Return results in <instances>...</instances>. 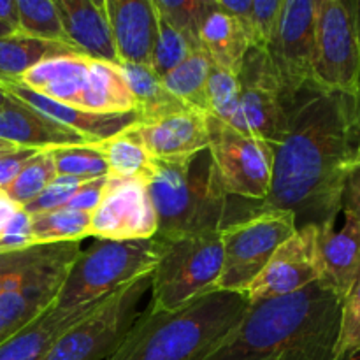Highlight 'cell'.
I'll return each mask as SVG.
<instances>
[{"mask_svg": "<svg viewBox=\"0 0 360 360\" xmlns=\"http://www.w3.org/2000/svg\"><path fill=\"white\" fill-rule=\"evenodd\" d=\"M273 150L271 190L257 204L292 213L297 229H334L348 176L360 164V98L309 83Z\"/></svg>", "mask_w": 360, "mask_h": 360, "instance_id": "6da1fadb", "label": "cell"}, {"mask_svg": "<svg viewBox=\"0 0 360 360\" xmlns=\"http://www.w3.org/2000/svg\"><path fill=\"white\" fill-rule=\"evenodd\" d=\"M343 299L319 280L295 294L250 304L202 360H334Z\"/></svg>", "mask_w": 360, "mask_h": 360, "instance_id": "7a4b0ae2", "label": "cell"}, {"mask_svg": "<svg viewBox=\"0 0 360 360\" xmlns=\"http://www.w3.org/2000/svg\"><path fill=\"white\" fill-rule=\"evenodd\" d=\"M248 306L245 295L225 290L171 311L148 306L108 360H202L241 322Z\"/></svg>", "mask_w": 360, "mask_h": 360, "instance_id": "3957f363", "label": "cell"}, {"mask_svg": "<svg viewBox=\"0 0 360 360\" xmlns=\"http://www.w3.org/2000/svg\"><path fill=\"white\" fill-rule=\"evenodd\" d=\"M146 186L157 213V238L220 231L229 195L207 150L181 160H153Z\"/></svg>", "mask_w": 360, "mask_h": 360, "instance_id": "277c9868", "label": "cell"}, {"mask_svg": "<svg viewBox=\"0 0 360 360\" xmlns=\"http://www.w3.org/2000/svg\"><path fill=\"white\" fill-rule=\"evenodd\" d=\"M218 232L224 262L217 290L245 295L273 253L297 232V224L288 211L264 210L255 200L229 197Z\"/></svg>", "mask_w": 360, "mask_h": 360, "instance_id": "5b68a950", "label": "cell"}, {"mask_svg": "<svg viewBox=\"0 0 360 360\" xmlns=\"http://www.w3.org/2000/svg\"><path fill=\"white\" fill-rule=\"evenodd\" d=\"M162 250L164 241L157 236L139 241L97 239L90 248L77 253L60 287L55 306L69 309L108 297L123 285L153 273Z\"/></svg>", "mask_w": 360, "mask_h": 360, "instance_id": "8992f818", "label": "cell"}, {"mask_svg": "<svg viewBox=\"0 0 360 360\" xmlns=\"http://www.w3.org/2000/svg\"><path fill=\"white\" fill-rule=\"evenodd\" d=\"M160 260L151 273V309H171L217 290L224 262L220 232L162 239Z\"/></svg>", "mask_w": 360, "mask_h": 360, "instance_id": "52a82bcc", "label": "cell"}, {"mask_svg": "<svg viewBox=\"0 0 360 360\" xmlns=\"http://www.w3.org/2000/svg\"><path fill=\"white\" fill-rule=\"evenodd\" d=\"M151 288V273L109 294L94 313L70 327L42 360H108L137 320V306Z\"/></svg>", "mask_w": 360, "mask_h": 360, "instance_id": "ba28073f", "label": "cell"}, {"mask_svg": "<svg viewBox=\"0 0 360 360\" xmlns=\"http://www.w3.org/2000/svg\"><path fill=\"white\" fill-rule=\"evenodd\" d=\"M239 112L232 129L276 146L283 139L297 97H288L266 51L250 48L238 74Z\"/></svg>", "mask_w": 360, "mask_h": 360, "instance_id": "9c48e42d", "label": "cell"}, {"mask_svg": "<svg viewBox=\"0 0 360 360\" xmlns=\"http://www.w3.org/2000/svg\"><path fill=\"white\" fill-rule=\"evenodd\" d=\"M313 81L360 98V44L352 0H319Z\"/></svg>", "mask_w": 360, "mask_h": 360, "instance_id": "30bf717a", "label": "cell"}, {"mask_svg": "<svg viewBox=\"0 0 360 360\" xmlns=\"http://www.w3.org/2000/svg\"><path fill=\"white\" fill-rule=\"evenodd\" d=\"M207 151L227 195L255 202L266 199L273 179V146L211 115H207Z\"/></svg>", "mask_w": 360, "mask_h": 360, "instance_id": "8fae6325", "label": "cell"}, {"mask_svg": "<svg viewBox=\"0 0 360 360\" xmlns=\"http://www.w3.org/2000/svg\"><path fill=\"white\" fill-rule=\"evenodd\" d=\"M319 0H283L280 25L267 51L274 74L295 98L313 81Z\"/></svg>", "mask_w": 360, "mask_h": 360, "instance_id": "7c38bea8", "label": "cell"}, {"mask_svg": "<svg viewBox=\"0 0 360 360\" xmlns=\"http://www.w3.org/2000/svg\"><path fill=\"white\" fill-rule=\"evenodd\" d=\"M319 236L320 231L315 225L297 229L273 253L262 273L245 292L248 304L285 297L322 280Z\"/></svg>", "mask_w": 360, "mask_h": 360, "instance_id": "4fadbf2b", "label": "cell"}, {"mask_svg": "<svg viewBox=\"0 0 360 360\" xmlns=\"http://www.w3.org/2000/svg\"><path fill=\"white\" fill-rule=\"evenodd\" d=\"M157 213L143 179L109 178L104 197L91 213L90 238L139 241L157 236Z\"/></svg>", "mask_w": 360, "mask_h": 360, "instance_id": "5bb4252c", "label": "cell"}, {"mask_svg": "<svg viewBox=\"0 0 360 360\" xmlns=\"http://www.w3.org/2000/svg\"><path fill=\"white\" fill-rule=\"evenodd\" d=\"M123 132L132 137L153 160H181L207 150V112L185 108L172 115L136 122Z\"/></svg>", "mask_w": 360, "mask_h": 360, "instance_id": "9a60e30c", "label": "cell"}, {"mask_svg": "<svg viewBox=\"0 0 360 360\" xmlns=\"http://www.w3.org/2000/svg\"><path fill=\"white\" fill-rule=\"evenodd\" d=\"M79 252L81 243H60L0 253V295L21 288L63 281Z\"/></svg>", "mask_w": 360, "mask_h": 360, "instance_id": "2e32d148", "label": "cell"}, {"mask_svg": "<svg viewBox=\"0 0 360 360\" xmlns=\"http://www.w3.org/2000/svg\"><path fill=\"white\" fill-rule=\"evenodd\" d=\"M120 65H150L158 34L153 0H105Z\"/></svg>", "mask_w": 360, "mask_h": 360, "instance_id": "e0dca14e", "label": "cell"}, {"mask_svg": "<svg viewBox=\"0 0 360 360\" xmlns=\"http://www.w3.org/2000/svg\"><path fill=\"white\" fill-rule=\"evenodd\" d=\"M0 141L28 150L94 143L90 137L58 125L9 94L0 105Z\"/></svg>", "mask_w": 360, "mask_h": 360, "instance_id": "ac0fdd59", "label": "cell"}, {"mask_svg": "<svg viewBox=\"0 0 360 360\" xmlns=\"http://www.w3.org/2000/svg\"><path fill=\"white\" fill-rule=\"evenodd\" d=\"M0 84H2L7 94L16 97L18 101L27 104L28 108L35 109L42 116L53 120L58 125L67 127V129L74 130L81 136L90 137L94 143L116 136V134L123 132L127 127L137 122V116L134 112H129V115H94V112H86L81 111V109L70 108V105L60 104V102L44 97V95L37 94V91L30 90V88L23 86L16 81H6V83Z\"/></svg>", "mask_w": 360, "mask_h": 360, "instance_id": "d6986e66", "label": "cell"}, {"mask_svg": "<svg viewBox=\"0 0 360 360\" xmlns=\"http://www.w3.org/2000/svg\"><path fill=\"white\" fill-rule=\"evenodd\" d=\"M67 35L86 56L116 63L115 41L109 25L105 0H55Z\"/></svg>", "mask_w": 360, "mask_h": 360, "instance_id": "ffe728a7", "label": "cell"}, {"mask_svg": "<svg viewBox=\"0 0 360 360\" xmlns=\"http://www.w3.org/2000/svg\"><path fill=\"white\" fill-rule=\"evenodd\" d=\"M104 301L105 297L90 302V304L76 306V308L69 309L51 306L48 311L37 316L25 329H21L20 333L0 345V360H42L49 347L65 330L86 319Z\"/></svg>", "mask_w": 360, "mask_h": 360, "instance_id": "44dd1931", "label": "cell"}, {"mask_svg": "<svg viewBox=\"0 0 360 360\" xmlns=\"http://www.w3.org/2000/svg\"><path fill=\"white\" fill-rule=\"evenodd\" d=\"M341 231H320L319 248L322 260V281L341 299L347 297L360 278V221L348 211Z\"/></svg>", "mask_w": 360, "mask_h": 360, "instance_id": "7402d4cb", "label": "cell"}, {"mask_svg": "<svg viewBox=\"0 0 360 360\" xmlns=\"http://www.w3.org/2000/svg\"><path fill=\"white\" fill-rule=\"evenodd\" d=\"M250 41L238 20L225 13L217 0H207V9L200 25V49L210 62L221 70L238 76L250 51Z\"/></svg>", "mask_w": 360, "mask_h": 360, "instance_id": "603a6c76", "label": "cell"}, {"mask_svg": "<svg viewBox=\"0 0 360 360\" xmlns=\"http://www.w3.org/2000/svg\"><path fill=\"white\" fill-rule=\"evenodd\" d=\"M81 111L94 115H129L134 112V98L122 67L90 58L88 76L81 95Z\"/></svg>", "mask_w": 360, "mask_h": 360, "instance_id": "cb8c5ba5", "label": "cell"}, {"mask_svg": "<svg viewBox=\"0 0 360 360\" xmlns=\"http://www.w3.org/2000/svg\"><path fill=\"white\" fill-rule=\"evenodd\" d=\"M120 67L132 94L134 115L137 116V122H151L186 108L165 88L162 77H158L150 65L123 63Z\"/></svg>", "mask_w": 360, "mask_h": 360, "instance_id": "d4e9b609", "label": "cell"}, {"mask_svg": "<svg viewBox=\"0 0 360 360\" xmlns=\"http://www.w3.org/2000/svg\"><path fill=\"white\" fill-rule=\"evenodd\" d=\"M62 283L53 281L0 295V345L55 306Z\"/></svg>", "mask_w": 360, "mask_h": 360, "instance_id": "484cf974", "label": "cell"}, {"mask_svg": "<svg viewBox=\"0 0 360 360\" xmlns=\"http://www.w3.org/2000/svg\"><path fill=\"white\" fill-rule=\"evenodd\" d=\"M84 55L74 46L13 34L0 39V83L18 81L39 62L62 55Z\"/></svg>", "mask_w": 360, "mask_h": 360, "instance_id": "4316f807", "label": "cell"}, {"mask_svg": "<svg viewBox=\"0 0 360 360\" xmlns=\"http://www.w3.org/2000/svg\"><path fill=\"white\" fill-rule=\"evenodd\" d=\"M211 62L202 49L192 51L188 58L179 63L164 77V84L186 108L207 112V77Z\"/></svg>", "mask_w": 360, "mask_h": 360, "instance_id": "83f0119b", "label": "cell"}, {"mask_svg": "<svg viewBox=\"0 0 360 360\" xmlns=\"http://www.w3.org/2000/svg\"><path fill=\"white\" fill-rule=\"evenodd\" d=\"M30 217L32 238H34L35 246L81 243L84 238H90V213L60 207V210L30 214Z\"/></svg>", "mask_w": 360, "mask_h": 360, "instance_id": "f1b7e54d", "label": "cell"}, {"mask_svg": "<svg viewBox=\"0 0 360 360\" xmlns=\"http://www.w3.org/2000/svg\"><path fill=\"white\" fill-rule=\"evenodd\" d=\"M94 144L104 155L109 178L148 181L153 171V158L125 132H120L104 141H97Z\"/></svg>", "mask_w": 360, "mask_h": 360, "instance_id": "f546056e", "label": "cell"}, {"mask_svg": "<svg viewBox=\"0 0 360 360\" xmlns=\"http://www.w3.org/2000/svg\"><path fill=\"white\" fill-rule=\"evenodd\" d=\"M18 14H20L18 34L42 39V41L74 46L67 35L65 27H63L62 16H60L55 0L53 2L51 0H18Z\"/></svg>", "mask_w": 360, "mask_h": 360, "instance_id": "4dcf8cb0", "label": "cell"}, {"mask_svg": "<svg viewBox=\"0 0 360 360\" xmlns=\"http://www.w3.org/2000/svg\"><path fill=\"white\" fill-rule=\"evenodd\" d=\"M56 178L55 165H53L51 155L48 150H39L27 164L23 165V169L20 171V174L16 176L13 183L4 190V193L7 195V199L13 200L16 206L25 207L27 204H30L32 200L37 199L42 192L46 190V186Z\"/></svg>", "mask_w": 360, "mask_h": 360, "instance_id": "1f68e13d", "label": "cell"}, {"mask_svg": "<svg viewBox=\"0 0 360 360\" xmlns=\"http://www.w3.org/2000/svg\"><path fill=\"white\" fill-rule=\"evenodd\" d=\"M55 165L56 176H70L79 179H95L108 176V164L94 143L77 146L48 148Z\"/></svg>", "mask_w": 360, "mask_h": 360, "instance_id": "d6a6232c", "label": "cell"}, {"mask_svg": "<svg viewBox=\"0 0 360 360\" xmlns=\"http://www.w3.org/2000/svg\"><path fill=\"white\" fill-rule=\"evenodd\" d=\"M157 13L183 35L192 51L200 49V25L207 9V0H153Z\"/></svg>", "mask_w": 360, "mask_h": 360, "instance_id": "836d02e7", "label": "cell"}, {"mask_svg": "<svg viewBox=\"0 0 360 360\" xmlns=\"http://www.w3.org/2000/svg\"><path fill=\"white\" fill-rule=\"evenodd\" d=\"M239 112L238 76L221 70L211 63L207 77V115L214 116L227 125H234Z\"/></svg>", "mask_w": 360, "mask_h": 360, "instance_id": "e575fe53", "label": "cell"}, {"mask_svg": "<svg viewBox=\"0 0 360 360\" xmlns=\"http://www.w3.org/2000/svg\"><path fill=\"white\" fill-rule=\"evenodd\" d=\"M190 53H192V48L183 39V35H179L158 14V34L153 53H151V69L155 70V74L164 79L171 70H174L179 63L188 58Z\"/></svg>", "mask_w": 360, "mask_h": 360, "instance_id": "d590c367", "label": "cell"}, {"mask_svg": "<svg viewBox=\"0 0 360 360\" xmlns=\"http://www.w3.org/2000/svg\"><path fill=\"white\" fill-rule=\"evenodd\" d=\"M360 357V278L350 294L343 299L340 336L334 360H357Z\"/></svg>", "mask_w": 360, "mask_h": 360, "instance_id": "8d00e7d4", "label": "cell"}, {"mask_svg": "<svg viewBox=\"0 0 360 360\" xmlns=\"http://www.w3.org/2000/svg\"><path fill=\"white\" fill-rule=\"evenodd\" d=\"M283 0H252V34L250 46L269 51L280 25Z\"/></svg>", "mask_w": 360, "mask_h": 360, "instance_id": "74e56055", "label": "cell"}, {"mask_svg": "<svg viewBox=\"0 0 360 360\" xmlns=\"http://www.w3.org/2000/svg\"><path fill=\"white\" fill-rule=\"evenodd\" d=\"M86 181L88 179L70 178V176H56V178L46 186L44 192H42L37 199L32 200L30 204H27L23 210L27 211L28 214H37L65 207L67 202L74 197V193H76Z\"/></svg>", "mask_w": 360, "mask_h": 360, "instance_id": "f35d334b", "label": "cell"}, {"mask_svg": "<svg viewBox=\"0 0 360 360\" xmlns=\"http://www.w3.org/2000/svg\"><path fill=\"white\" fill-rule=\"evenodd\" d=\"M32 246H35L32 238V217L20 207L0 234V253L21 252Z\"/></svg>", "mask_w": 360, "mask_h": 360, "instance_id": "ab89813d", "label": "cell"}, {"mask_svg": "<svg viewBox=\"0 0 360 360\" xmlns=\"http://www.w3.org/2000/svg\"><path fill=\"white\" fill-rule=\"evenodd\" d=\"M105 185H108V176H102V178L88 179L76 193H74L72 199L67 202L65 207L70 210L83 211V213H94L95 210L101 204L102 197H104Z\"/></svg>", "mask_w": 360, "mask_h": 360, "instance_id": "60d3db41", "label": "cell"}, {"mask_svg": "<svg viewBox=\"0 0 360 360\" xmlns=\"http://www.w3.org/2000/svg\"><path fill=\"white\" fill-rule=\"evenodd\" d=\"M37 151L39 150H28V148H13L0 153V192H4L16 179L23 165Z\"/></svg>", "mask_w": 360, "mask_h": 360, "instance_id": "b9f144b4", "label": "cell"}, {"mask_svg": "<svg viewBox=\"0 0 360 360\" xmlns=\"http://www.w3.org/2000/svg\"><path fill=\"white\" fill-rule=\"evenodd\" d=\"M217 4L225 13L231 14L234 20L239 21L250 41V34H252V0H217Z\"/></svg>", "mask_w": 360, "mask_h": 360, "instance_id": "7bdbcfd3", "label": "cell"}, {"mask_svg": "<svg viewBox=\"0 0 360 360\" xmlns=\"http://www.w3.org/2000/svg\"><path fill=\"white\" fill-rule=\"evenodd\" d=\"M360 221V164L350 172L343 192V210Z\"/></svg>", "mask_w": 360, "mask_h": 360, "instance_id": "ee69618b", "label": "cell"}, {"mask_svg": "<svg viewBox=\"0 0 360 360\" xmlns=\"http://www.w3.org/2000/svg\"><path fill=\"white\" fill-rule=\"evenodd\" d=\"M0 23L7 25L14 34H18L20 30L18 0H0Z\"/></svg>", "mask_w": 360, "mask_h": 360, "instance_id": "f6af8a7d", "label": "cell"}, {"mask_svg": "<svg viewBox=\"0 0 360 360\" xmlns=\"http://www.w3.org/2000/svg\"><path fill=\"white\" fill-rule=\"evenodd\" d=\"M18 210H20V206H16L13 200L7 199L6 193L0 192V234H2L6 225L9 224V220Z\"/></svg>", "mask_w": 360, "mask_h": 360, "instance_id": "bcb514c9", "label": "cell"}, {"mask_svg": "<svg viewBox=\"0 0 360 360\" xmlns=\"http://www.w3.org/2000/svg\"><path fill=\"white\" fill-rule=\"evenodd\" d=\"M352 4H354L355 25H357V35H359V44H360V0H352Z\"/></svg>", "mask_w": 360, "mask_h": 360, "instance_id": "7dc6e473", "label": "cell"}, {"mask_svg": "<svg viewBox=\"0 0 360 360\" xmlns=\"http://www.w3.org/2000/svg\"><path fill=\"white\" fill-rule=\"evenodd\" d=\"M14 32L11 30L9 27H7V25H4V23H0V39H4V37H9V35H13Z\"/></svg>", "mask_w": 360, "mask_h": 360, "instance_id": "c3c4849f", "label": "cell"}, {"mask_svg": "<svg viewBox=\"0 0 360 360\" xmlns=\"http://www.w3.org/2000/svg\"><path fill=\"white\" fill-rule=\"evenodd\" d=\"M13 148H16V146L6 143V141H0V153H2V151H7V150H13Z\"/></svg>", "mask_w": 360, "mask_h": 360, "instance_id": "681fc988", "label": "cell"}, {"mask_svg": "<svg viewBox=\"0 0 360 360\" xmlns=\"http://www.w3.org/2000/svg\"><path fill=\"white\" fill-rule=\"evenodd\" d=\"M6 98H7V91L4 90L2 84H0V105H2L4 102H6Z\"/></svg>", "mask_w": 360, "mask_h": 360, "instance_id": "f907efd6", "label": "cell"}, {"mask_svg": "<svg viewBox=\"0 0 360 360\" xmlns=\"http://www.w3.org/2000/svg\"><path fill=\"white\" fill-rule=\"evenodd\" d=\"M357 360H360V357H359V359H357Z\"/></svg>", "mask_w": 360, "mask_h": 360, "instance_id": "816d5d0a", "label": "cell"}]
</instances>
